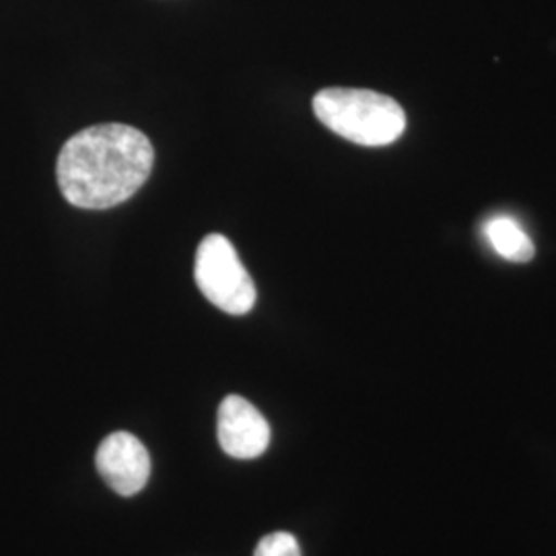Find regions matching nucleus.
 <instances>
[{
  "label": "nucleus",
  "instance_id": "423d86ee",
  "mask_svg": "<svg viewBox=\"0 0 556 556\" xmlns=\"http://www.w3.org/2000/svg\"><path fill=\"white\" fill-rule=\"evenodd\" d=\"M484 236L498 256L509 262H530L534 258V243L511 217H493L484 227Z\"/></svg>",
  "mask_w": 556,
  "mask_h": 556
},
{
  "label": "nucleus",
  "instance_id": "0eeeda50",
  "mask_svg": "<svg viewBox=\"0 0 556 556\" xmlns=\"http://www.w3.org/2000/svg\"><path fill=\"white\" fill-rule=\"evenodd\" d=\"M254 556H301V548L295 536L287 532H275L260 540Z\"/></svg>",
  "mask_w": 556,
  "mask_h": 556
},
{
  "label": "nucleus",
  "instance_id": "f03ea898",
  "mask_svg": "<svg viewBox=\"0 0 556 556\" xmlns=\"http://www.w3.org/2000/svg\"><path fill=\"white\" fill-rule=\"evenodd\" d=\"M314 114L334 135L363 147L392 144L406 130L402 105L369 89H321L314 98Z\"/></svg>",
  "mask_w": 556,
  "mask_h": 556
},
{
  "label": "nucleus",
  "instance_id": "20e7f679",
  "mask_svg": "<svg viewBox=\"0 0 556 556\" xmlns=\"http://www.w3.org/2000/svg\"><path fill=\"white\" fill-rule=\"evenodd\" d=\"M96 466L103 482L122 497L139 495L151 477V457L147 447L124 431L101 441Z\"/></svg>",
  "mask_w": 556,
  "mask_h": 556
},
{
  "label": "nucleus",
  "instance_id": "f257e3e1",
  "mask_svg": "<svg viewBox=\"0 0 556 556\" xmlns=\"http://www.w3.org/2000/svg\"><path fill=\"white\" fill-rule=\"evenodd\" d=\"M155 151L128 124H100L64 142L56 163L60 192L77 208L103 211L132 199L153 172Z\"/></svg>",
  "mask_w": 556,
  "mask_h": 556
},
{
  "label": "nucleus",
  "instance_id": "39448f33",
  "mask_svg": "<svg viewBox=\"0 0 556 556\" xmlns=\"http://www.w3.org/2000/svg\"><path fill=\"white\" fill-rule=\"evenodd\" d=\"M217 438L227 456L254 459L270 445V425L245 397L227 396L219 406Z\"/></svg>",
  "mask_w": 556,
  "mask_h": 556
},
{
  "label": "nucleus",
  "instance_id": "7ed1b4c3",
  "mask_svg": "<svg viewBox=\"0 0 556 556\" xmlns=\"http://www.w3.org/2000/svg\"><path fill=\"white\" fill-rule=\"evenodd\" d=\"M194 278L200 293L229 316H245L256 305V285L225 236L213 233L200 241Z\"/></svg>",
  "mask_w": 556,
  "mask_h": 556
}]
</instances>
